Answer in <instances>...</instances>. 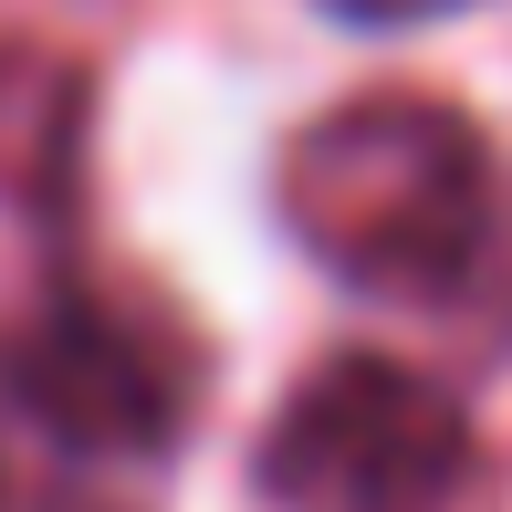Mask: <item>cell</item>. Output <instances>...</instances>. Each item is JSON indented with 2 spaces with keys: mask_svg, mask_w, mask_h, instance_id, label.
<instances>
[{
  "mask_svg": "<svg viewBox=\"0 0 512 512\" xmlns=\"http://www.w3.org/2000/svg\"><path fill=\"white\" fill-rule=\"evenodd\" d=\"M283 230L377 304H460L512 324V189L471 115L366 95L283 147Z\"/></svg>",
  "mask_w": 512,
  "mask_h": 512,
  "instance_id": "obj_1",
  "label": "cell"
},
{
  "mask_svg": "<svg viewBox=\"0 0 512 512\" xmlns=\"http://www.w3.org/2000/svg\"><path fill=\"white\" fill-rule=\"evenodd\" d=\"M471 492V408L398 356H324L262 429L272 512H450Z\"/></svg>",
  "mask_w": 512,
  "mask_h": 512,
  "instance_id": "obj_2",
  "label": "cell"
},
{
  "mask_svg": "<svg viewBox=\"0 0 512 512\" xmlns=\"http://www.w3.org/2000/svg\"><path fill=\"white\" fill-rule=\"evenodd\" d=\"M0 387L74 460H157L189 429V356L95 293H53L21 324L0 345Z\"/></svg>",
  "mask_w": 512,
  "mask_h": 512,
  "instance_id": "obj_3",
  "label": "cell"
},
{
  "mask_svg": "<svg viewBox=\"0 0 512 512\" xmlns=\"http://www.w3.org/2000/svg\"><path fill=\"white\" fill-rule=\"evenodd\" d=\"M74 74L63 63H0V209H53L74 168Z\"/></svg>",
  "mask_w": 512,
  "mask_h": 512,
  "instance_id": "obj_4",
  "label": "cell"
},
{
  "mask_svg": "<svg viewBox=\"0 0 512 512\" xmlns=\"http://www.w3.org/2000/svg\"><path fill=\"white\" fill-rule=\"evenodd\" d=\"M314 11H335V21H377V32H398V21H439V11H471V0H314Z\"/></svg>",
  "mask_w": 512,
  "mask_h": 512,
  "instance_id": "obj_5",
  "label": "cell"
},
{
  "mask_svg": "<svg viewBox=\"0 0 512 512\" xmlns=\"http://www.w3.org/2000/svg\"><path fill=\"white\" fill-rule=\"evenodd\" d=\"M42 512H115V502H42Z\"/></svg>",
  "mask_w": 512,
  "mask_h": 512,
  "instance_id": "obj_6",
  "label": "cell"
}]
</instances>
